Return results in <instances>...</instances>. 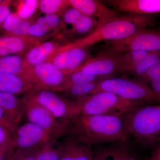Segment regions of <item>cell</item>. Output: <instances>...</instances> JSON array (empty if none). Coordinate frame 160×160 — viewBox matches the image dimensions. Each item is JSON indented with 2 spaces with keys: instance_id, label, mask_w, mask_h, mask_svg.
<instances>
[{
  "instance_id": "6da1fadb",
  "label": "cell",
  "mask_w": 160,
  "mask_h": 160,
  "mask_svg": "<svg viewBox=\"0 0 160 160\" xmlns=\"http://www.w3.org/2000/svg\"><path fill=\"white\" fill-rule=\"evenodd\" d=\"M129 135L122 115L81 114L71 121L69 136L92 146L122 141Z\"/></svg>"
},
{
  "instance_id": "7a4b0ae2",
  "label": "cell",
  "mask_w": 160,
  "mask_h": 160,
  "mask_svg": "<svg viewBox=\"0 0 160 160\" xmlns=\"http://www.w3.org/2000/svg\"><path fill=\"white\" fill-rule=\"evenodd\" d=\"M156 22L155 14H125L110 20L88 36L67 45L71 47H86L101 41L122 39L153 26Z\"/></svg>"
},
{
  "instance_id": "3957f363",
  "label": "cell",
  "mask_w": 160,
  "mask_h": 160,
  "mask_svg": "<svg viewBox=\"0 0 160 160\" xmlns=\"http://www.w3.org/2000/svg\"><path fill=\"white\" fill-rule=\"evenodd\" d=\"M129 134L142 146H150L160 141V104L140 105L122 115Z\"/></svg>"
},
{
  "instance_id": "277c9868",
  "label": "cell",
  "mask_w": 160,
  "mask_h": 160,
  "mask_svg": "<svg viewBox=\"0 0 160 160\" xmlns=\"http://www.w3.org/2000/svg\"><path fill=\"white\" fill-rule=\"evenodd\" d=\"M81 114L86 115H122L135 106L144 105L123 98L108 92H99L75 99Z\"/></svg>"
},
{
  "instance_id": "5b68a950",
  "label": "cell",
  "mask_w": 160,
  "mask_h": 160,
  "mask_svg": "<svg viewBox=\"0 0 160 160\" xmlns=\"http://www.w3.org/2000/svg\"><path fill=\"white\" fill-rule=\"evenodd\" d=\"M108 92L120 97L145 104H160V99L149 84L139 80L111 78L99 81L92 93Z\"/></svg>"
},
{
  "instance_id": "8992f818",
  "label": "cell",
  "mask_w": 160,
  "mask_h": 160,
  "mask_svg": "<svg viewBox=\"0 0 160 160\" xmlns=\"http://www.w3.org/2000/svg\"><path fill=\"white\" fill-rule=\"evenodd\" d=\"M21 99L24 116H26L27 122L33 123L39 126L57 140L69 136L72 121L58 119L48 109L25 95Z\"/></svg>"
},
{
  "instance_id": "52a82bcc",
  "label": "cell",
  "mask_w": 160,
  "mask_h": 160,
  "mask_svg": "<svg viewBox=\"0 0 160 160\" xmlns=\"http://www.w3.org/2000/svg\"><path fill=\"white\" fill-rule=\"evenodd\" d=\"M45 107L58 119L71 121L81 114L76 99H69L49 90H33L24 95Z\"/></svg>"
},
{
  "instance_id": "ba28073f",
  "label": "cell",
  "mask_w": 160,
  "mask_h": 160,
  "mask_svg": "<svg viewBox=\"0 0 160 160\" xmlns=\"http://www.w3.org/2000/svg\"><path fill=\"white\" fill-rule=\"evenodd\" d=\"M68 74L53 63L46 61L26 69L21 76L31 85L33 90L55 92Z\"/></svg>"
},
{
  "instance_id": "9c48e42d",
  "label": "cell",
  "mask_w": 160,
  "mask_h": 160,
  "mask_svg": "<svg viewBox=\"0 0 160 160\" xmlns=\"http://www.w3.org/2000/svg\"><path fill=\"white\" fill-rule=\"evenodd\" d=\"M106 50L118 55L130 51H160V31L140 30L126 38L108 42Z\"/></svg>"
},
{
  "instance_id": "30bf717a",
  "label": "cell",
  "mask_w": 160,
  "mask_h": 160,
  "mask_svg": "<svg viewBox=\"0 0 160 160\" xmlns=\"http://www.w3.org/2000/svg\"><path fill=\"white\" fill-rule=\"evenodd\" d=\"M91 58L86 47L65 45L52 52L46 61L51 62L60 70L70 73L79 70Z\"/></svg>"
},
{
  "instance_id": "8fae6325",
  "label": "cell",
  "mask_w": 160,
  "mask_h": 160,
  "mask_svg": "<svg viewBox=\"0 0 160 160\" xmlns=\"http://www.w3.org/2000/svg\"><path fill=\"white\" fill-rule=\"evenodd\" d=\"M12 137L15 150L34 149L53 139L39 126L30 122L18 126Z\"/></svg>"
},
{
  "instance_id": "7c38bea8",
  "label": "cell",
  "mask_w": 160,
  "mask_h": 160,
  "mask_svg": "<svg viewBox=\"0 0 160 160\" xmlns=\"http://www.w3.org/2000/svg\"><path fill=\"white\" fill-rule=\"evenodd\" d=\"M92 152L93 160H142L128 138L98 146Z\"/></svg>"
},
{
  "instance_id": "4fadbf2b",
  "label": "cell",
  "mask_w": 160,
  "mask_h": 160,
  "mask_svg": "<svg viewBox=\"0 0 160 160\" xmlns=\"http://www.w3.org/2000/svg\"><path fill=\"white\" fill-rule=\"evenodd\" d=\"M68 6L73 7L83 15L89 17L102 26L118 17L116 10L111 9L98 0H68Z\"/></svg>"
},
{
  "instance_id": "5bb4252c",
  "label": "cell",
  "mask_w": 160,
  "mask_h": 160,
  "mask_svg": "<svg viewBox=\"0 0 160 160\" xmlns=\"http://www.w3.org/2000/svg\"><path fill=\"white\" fill-rule=\"evenodd\" d=\"M119 55L105 50L94 58H91L79 70L103 79L111 78L117 73V60Z\"/></svg>"
},
{
  "instance_id": "9a60e30c",
  "label": "cell",
  "mask_w": 160,
  "mask_h": 160,
  "mask_svg": "<svg viewBox=\"0 0 160 160\" xmlns=\"http://www.w3.org/2000/svg\"><path fill=\"white\" fill-rule=\"evenodd\" d=\"M118 11L138 15H152L160 12V0L104 1Z\"/></svg>"
},
{
  "instance_id": "2e32d148",
  "label": "cell",
  "mask_w": 160,
  "mask_h": 160,
  "mask_svg": "<svg viewBox=\"0 0 160 160\" xmlns=\"http://www.w3.org/2000/svg\"><path fill=\"white\" fill-rule=\"evenodd\" d=\"M39 39L31 37L5 35L0 37V57L19 55H22L30 48L41 42Z\"/></svg>"
},
{
  "instance_id": "e0dca14e",
  "label": "cell",
  "mask_w": 160,
  "mask_h": 160,
  "mask_svg": "<svg viewBox=\"0 0 160 160\" xmlns=\"http://www.w3.org/2000/svg\"><path fill=\"white\" fill-rule=\"evenodd\" d=\"M61 46L56 42L47 41L32 47L24 57L28 68L45 62L52 52Z\"/></svg>"
},
{
  "instance_id": "ac0fdd59",
  "label": "cell",
  "mask_w": 160,
  "mask_h": 160,
  "mask_svg": "<svg viewBox=\"0 0 160 160\" xmlns=\"http://www.w3.org/2000/svg\"><path fill=\"white\" fill-rule=\"evenodd\" d=\"M62 26V21L58 14L46 15L39 18L35 23H32L28 32L29 36L40 39L46 37L50 31Z\"/></svg>"
},
{
  "instance_id": "d6986e66",
  "label": "cell",
  "mask_w": 160,
  "mask_h": 160,
  "mask_svg": "<svg viewBox=\"0 0 160 160\" xmlns=\"http://www.w3.org/2000/svg\"><path fill=\"white\" fill-rule=\"evenodd\" d=\"M33 90L31 85L21 76L0 74V92L18 95H25Z\"/></svg>"
},
{
  "instance_id": "ffe728a7",
  "label": "cell",
  "mask_w": 160,
  "mask_h": 160,
  "mask_svg": "<svg viewBox=\"0 0 160 160\" xmlns=\"http://www.w3.org/2000/svg\"><path fill=\"white\" fill-rule=\"evenodd\" d=\"M0 107L18 126L24 116L22 99L12 93L0 92Z\"/></svg>"
},
{
  "instance_id": "44dd1931",
  "label": "cell",
  "mask_w": 160,
  "mask_h": 160,
  "mask_svg": "<svg viewBox=\"0 0 160 160\" xmlns=\"http://www.w3.org/2000/svg\"><path fill=\"white\" fill-rule=\"evenodd\" d=\"M32 23L31 21L20 18L17 12H11L3 24L2 29L6 35L29 37V29Z\"/></svg>"
},
{
  "instance_id": "7402d4cb",
  "label": "cell",
  "mask_w": 160,
  "mask_h": 160,
  "mask_svg": "<svg viewBox=\"0 0 160 160\" xmlns=\"http://www.w3.org/2000/svg\"><path fill=\"white\" fill-rule=\"evenodd\" d=\"M28 67L24 57L12 55L0 57V74L22 75Z\"/></svg>"
},
{
  "instance_id": "603a6c76",
  "label": "cell",
  "mask_w": 160,
  "mask_h": 160,
  "mask_svg": "<svg viewBox=\"0 0 160 160\" xmlns=\"http://www.w3.org/2000/svg\"><path fill=\"white\" fill-rule=\"evenodd\" d=\"M152 52L144 51H130L119 55L117 65V73L128 72L138 63Z\"/></svg>"
},
{
  "instance_id": "cb8c5ba5",
  "label": "cell",
  "mask_w": 160,
  "mask_h": 160,
  "mask_svg": "<svg viewBox=\"0 0 160 160\" xmlns=\"http://www.w3.org/2000/svg\"><path fill=\"white\" fill-rule=\"evenodd\" d=\"M62 150V142L52 139L34 149L35 160H60Z\"/></svg>"
},
{
  "instance_id": "d4e9b609",
  "label": "cell",
  "mask_w": 160,
  "mask_h": 160,
  "mask_svg": "<svg viewBox=\"0 0 160 160\" xmlns=\"http://www.w3.org/2000/svg\"><path fill=\"white\" fill-rule=\"evenodd\" d=\"M98 22L89 17L82 15L77 22L72 26L69 32L71 34L85 35L87 36L93 33L101 26Z\"/></svg>"
},
{
  "instance_id": "484cf974",
  "label": "cell",
  "mask_w": 160,
  "mask_h": 160,
  "mask_svg": "<svg viewBox=\"0 0 160 160\" xmlns=\"http://www.w3.org/2000/svg\"><path fill=\"white\" fill-rule=\"evenodd\" d=\"M160 62V51L151 52L133 67L128 73L135 76L141 81L148 70Z\"/></svg>"
},
{
  "instance_id": "4316f807",
  "label": "cell",
  "mask_w": 160,
  "mask_h": 160,
  "mask_svg": "<svg viewBox=\"0 0 160 160\" xmlns=\"http://www.w3.org/2000/svg\"><path fill=\"white\" fill-rule=\"evenodd\" d=\"M100 81L82 84H73L70 86L61 87L58 88L55 92H66L76 98L87 95L91 93L98 83Z\"/></svg>"
},
{
  "instance_id": "83f0119b",
  "label": "cell",
  "mask_w": 160,
  "mask_h": 160,
  "mask_svg": "<svg viewBox=\"0 0 160 160\" xmlns=\"http://www.w3.org/2000/svg\"><path fill=\"white\" fill-rule=\"evenodd\" d=\"M103 79H105L93 75L88 74L81 70H77L67 74L62 84L60 87L69 86L73 84L91 82Z\"/></svg>"
},
{
  "instance_id": "f1b7e54d",
  "label": "cell",
  "mask_w": 160,
  "mask_h": 160,
  "mask_svg": "<svg viewBox=\"0 0 160 160\" xmlns=\"http://www.w3.org/2000/svg\"><path fill=\"white\" fill-rule=\"evenodd\" d=\"M142 81L150 83V87L160 99V62L148 70Z\"/></svg>"
},
{
  "instance_id": "f546056e",
  "label": "cell",
  "mask_w": 160,
  "mask_h": 160,
  "mask_svg": "<svg viewBox=\"0 0 160 160\" xmlns=\"http://www.w3.org/2000/svg\"><path fill=\"white\" fill-rule=\"evenodd\" d=\"M67 1L63 0H41L38 8L46 15L57 14L58 12L68 7Z\"/></svg>"
},
{
  "instance_id": "4dcf8cb0",
  "label": "cell",
  "mask_w": 160,
  "mask_h": 160,
  "mask_svg": "<svg viewBox=\"0 0 160 160\" xmlns=\"http://www.w3.org/2000/svg\"><path fill=\"white\" fill-rule=\"evenodd\" d=\"M39 1L25 0L20 1L17 13L23 19L28 20L38 8Z\"/></svg>"
},
{
  "instance_id": "1f68e13d",
  "label": "cell",
  "mask_w": 160,
  "mask_h": 160,
  "mask_svg": "<svg viewBox=\"0 0 160 160\" xmlns=\"http://www.w3.org/2000/svg\"><path fill=\"white\" fill-rule=\"evenodd\" d=\"M76 140L71 136L64 138L62 142V150L60 160H74Z\"/></svg>"
},
{
  "instance_id": "d6a6232c",
  "label": "cell",
  "mask_w": 160,
  "mask_h": 160,
  "mask_svg": "<svg viewBox=\"0 0 160 160\" xmlns=\"http://www.w3.org/2000/svg\"><path fill=\"white\" fill-rule=\"evenodd\" d=\"M76 141L74 160H93L91 146Z\"/></svg>"
},
{
  "instance_id": "836d02e7",
  "label": "cell",
  "mask_w": 160,
  "mask_h": 160,
  "mask_svg": "<svg viewBox=\"0 0 160 160\" xmlns=\"http://www.w3.org/2000/svg\"><path fill=\"white\" fill-rule=\"evenodd\" d=\"M0 148L13 153L15 150L12 134L6 128L0 125Z\"/></svg>"
},
{
  "instance_id": "e575fe53",
  "label": "cell",
  "mask_w": 160,
  "mask_h": 160,
  "mask_svg": "<svg viewBox=\"0 0 160 160\" xmlns=\"http://www.w3.org/2000/svg\"><path fill=\"white\" fill-rule=\"evenodd\" d=\"M82 14L78 9L69 6L66 8L63 13V23L66 25H74L79 19Z\"/></svg>"
},
{
  "instance_id": "d590c367",
  "label": "cell",
  "mask_w": 160,
  "mask_h": 160,
  "mask_svg": "<svg viewBox=\"0 0 160 160\" xmlns=\"http://www.w3.org/2000/svg\"><path fill=\"white\" fill-rule=\"evenodd\" d=\"M34 149L15 150L8 160H35Z\"/></svg>"
},
{
  "instance_id": "8d00e7d4",
  "label": "cell",
  "mask_w": 160,
  "mask_h": 160,
  "mask_svg": "<svg viewBox=\"0 0 160 160\" xmlns=\"http://www.w3.org/2000/svg\"><path fill=\"white\" fill-rule=\"evenodd\" d=\"M0 125L6 128L12 134L18 126L10 118L8 114L0 107Z\"/></svg>"
},
{
  "instance_id": "74e56055",
  "label": "cell",
  "mask_w": 160,
  "mask_h": 160,
  "mask_svg": "<svg viewBox=\"0 0 160 160\" xmlns=\"http://www.w3.org/2000/svg\"><path fill=\"white\" fill-rule=\"evenodd\" d=\"M12 2L10 0H3L0 4V31L2 29L4 22L11 13L9 7Z\"/></svg>"
},
{
  "instance_id": "f35d334b",
  "label": "cell",
  "mask_w": 160,
  "mask_h": 160,
  "mask_svg": "<svg viewBox=\"0 0 160 160\" xmlns=\"http://www.w3.org/2000/svg\"><path fill=\"white\" fill-rule=\"evenodd\" d=\"M148 160H160V141L157 144L155 148Z\"/></svg>"
},
{
  "instance_id": "ab89813d",
  "label": "cell",
  "mask_w": 160,
  "mask_h": 160,
  "mask_svg": "<svg viewBox=\"0 0 160 160\" xmlns=\"http://www.w3.org/2000/svg\"><path fill=\"white\" fill-rule=\"evenodd\" d=\"M13 153L0 148V160H8Z\"/></svg>"
},
{
  "instance_id": "60d3db41",
  "label": "cell",
  "mask_w": 160,
  "mask_h": 160,
  "mask_svg": "<svg viewBox=\"0 0 160 160\" xmlns=\"http://www.w3.org/2000/svg\"><path fill=\"white\" fill-rule=\"evenodd\" d=\"M3 0H0V4L3 2Z\"/></svg>"
}]
</instances>
